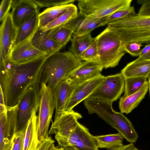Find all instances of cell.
<instances>
[{
  "label": "cell",
  "mask_w": 150,
  "mask_h": 150,
  "mask_svg": "<svg viewBox=\"0 0 150 150\" xmlns=\"http://www.w3.org/2000/svg\"><path fill=\"white\" fill-rule=\"evenodd\" d=\"M47 57L43 56L21 64L8 61L6 65H0V86L7 107L16 105L26 90L38 83L42 66Z\"/></svg>",
  "instance_id": "1"
},
{
  "label": "cell",
  "mask_w": 150,
  "mask_h": 150,
  "mask_svg": "<svg viewBox=\"0 0 150 150\" xmlns=\"http://www.w3.org/2000/svg\"><path fill=\"white\" fill-rule=\"evenodd\" d=\"M81 62L70 51L58 52L47 56L41 71L40 86L44 83L53 91L57 85L77 69Z\"/></svg>",
  "instance_id": "2"
},
{
  "label": "cell",
  "mask_w": 150,
  "mask_h": 150,
  "mask_svg": "<svg viewBox=\"0 0 150 150\" xmlns=\"http://www.w3.org/2000/svg\"><path fill=\"white\" fill-rule=\"evenodd\" d=\"M112 103L100 99L88 98L83 102L89 114H96L116 129L128 142L132 143L135 142L138 135L132 124L122 113L113 109Z\"/></svg>",
  "instance_id": "3"
},
{
  "label": "cell",
  "mask_w": 150,
  "mask_h": 150,
  "mask_svg": "<svg viewBox=\"0 0 150 150\" xmlns=\"http://www.w3.org/2000/svg\"><path fill=\"white\" fill-rule=\"evenodd\" d=\"M121 39L123 43L134 42L150 43V16L136 13L107 24Z\"/></svg>",
  "instance_id": "4"
},
{
  "label": "cell",
  "mask_w": 150,
  "mask_h": 150,
  "mask_svg": "<svg viewBox=\"0 0 150 150\" xmlns=\"http://www.w3.org/2000/svg\"><path fill=\"white\" fill-rule=\"evenodd\" d=\"M95 39L98 62L105 69L117 66L125 53L124 43L120 38L107 27Z\"/></svg>",
  "instance_id": "5"
},
{
  "label": "cell",
  "mask_w": 150,
  "mask_h": 150,
  "mask_svg": "<svg viewBox=\"0 0 150 150\" xmlns=\"http://www.w3.org/2000/svg\"><path fill=\"white\" fill-rule=\"evenodd\" d=\"M132 0H78L81 12L86 17L101 18L116 11L131 6Z\"/></svg>",
  "instance_id": "6"
},
{
  "label": "cell",
  "mask_w": 150,
  "mask_h": 150,
  "mask_svg": "<svg viewBox=\"0 0 150 150\" xmlns=\"http://www.w3.org/2000/svg\"><path fill=\"white\" fill-rule=\"evenodd\" d=\"M40 99V86L37 82L26 90L17 104L16 132L25 131L33 112L39 109Z\"/></svg>",
  "instance_id": "7"
},
{
  "label": "cell",
  "mask_w": 150,
  "mask_h": 150,
  "mask_svg": "<svg viewBox=\"0 0 150 150\" xmlns=\"http://www.w3.org/2000/svg\"><path fill=\"white\" fill-rule=\"evenodd\" d=\"M40 97L38 115V135L40 143L49 137V126L55 109L53 91L44 83L40 85Z\"/></svg>",
  "instance_id": "8"
},
{
  "label": "cell",
  "mask_w": 150,
  "mask_h": 150,
  "mask_svg": "<svg viewBox=\"0 0 150 150\" xmlns=\"http://www.w3.org/2000/svg\"><path fill=\"white\" fill-rule=\"evenodd\" d=\"M125 84V78L121 72L105 76L101 83L87 98L112 103L124 92Z\"/></svg>",
  "instance_id": "9"
},
{
  "label": "cell",
  "mask_w": 150,
  "mask_h": 150,
  "mask_svg": "<svg viewBox=\"0 0 150 150\" xmlns=\"http://www.w3.org/2000/svg\"><path fill=\"white\" fill-rule=\"evenodd\" d=\"M82 117L80 114L73 110L64 111L52 122L49 134H55V139L59 146L68 138L76 126L78 120Z\"/></svg>",
  "instance_id": "10"
},
{
  "label": "cell",
  "mask_w": 150,
  "mask_h": 150,
  "mask_svg": "<svg viewBox=\"0 0 150 150\" xmlns=\"http://www.w3.org/2000/svg\"><path fill=\"white\" fill-rule=\"evenodd\" d=\"M67 146H72L77 150H99L94 136L79 122L68 138L59 146L63 148Z\"/></svg>",
  "instance_id": "11"
},
{
  "label": "cell",
  "mask_w": 150,
  "mask_h": 150,
  "mask_svg": "<svg viewBox=\"0 0 150 150\" xmlns=\"http://www.w3.org/2000/svg\"><path fill=\"white\" fill-rule=\"evenodd\" d=\"M0 29V64H6L9 61L17 31L11 13L2 21Z\"/></svg>",
  "instance_id": "12"
},
{
  "label": "cell",
  "mask_w": 150,
  "mask_h": 150,
  "mask_svg": "<svg viewBox=\"0 0 150 150\" xmlns=\"http://www.w3.org/2000/svg\"><path fill=\"white\" fill-rule=\"evenodd\" d=\"M103 68L98 62L93 61L82 62L80 66L65 77L74 87L101 74Z\"/></svg>",
  "instance_id": "13"
},
{
  "label": "cell",
  "mask_w": 150,
  "mask_h": 150,
  "mask_svg": "<svg viewBox=\"0 0 150 150\" xmlns=\"http://www.w3.org/2000/svg\"><path fill=\"white\" fill-rule=\"evenodd\" d=\"M105 76L101 74L75 86L66 104L65 111H69L88 97L99 86Z\"/></svg>",
  "instance_id": "14"
},
{
  "label": "cell",
  "mask_w": 150,
  "mask_h": 150,
  "mask_svg": "<svg viewBox=\"0 0 150 150\" xmlns=\"http://www.w3.org/2000/svg\"><path fill=\"white\" fill-rule=\"evenodd\" d=\"M12 8V19L17 29L39 11V7L33 0H13Z\"/></svg>",
  "instance_id": "15"
},
{
  "label": "cell",
  "mask_w": 150,
  "mask_h": 150,
  "mask_svg": "<svg viewBox=\"0 0 150 150\" xmlns=\"http://www.w3.org/2000/svg\"><path fill=\"white\" fill-rule=\"evenodd\" d=\"M45 55H47L46 53L34 47L29 41L13 48L9 61L14 64H21Z\"/></svg>",
  "instance_id": "16"
},
{
  "label": "cell",
  "mask_w": 150,
  "mask_h": 150,
  "mask_svg": "<svg viewBox=\"0 0 150 150\" xmlns=\"http://www.w3.org/2000/svg\"><path fill=\"white\" fill-rule=\"evenodd\" d=\"M74 87L65 78L57 85L53 91L55 105L54 119L59 117L64 112L67 103Z\"/></svg>",
  "instance_id": "17"
},
{
  "label": "cell",
  "mask_w": 150,
  "mask_h": 150,
  "mask_svg": "<svg viewBox=\"0 0 150 150\" xmlns=\"http://www.w3.org/2000/svg\"><path fill=\"white\" fill-rule=\"evenodd\" d=\"M48 30L43 31L39 28L30 42L35 48L46 53L47 56L59 52L63 47L47 37Z\"/></svg>",
  "instance_id": "18"
},
{
  "label": "cell",
  "mask_w": 150,
  "mask_h": 150,
  "mask_svg": "<svg viewBox=\"0 0 150 150\" xmlns=\"http://www.w3.org/2000/svg\"><path fill=\"white\" fill-rule=\"evenodd\" d=\"M39 11L22 23L17 29L12 49L30 41L39 28Z\"/></svg>",
  "instance_id": "19"
},
{
  "label": "cell",
  "mask_w": 150,
  "mask_h": 150,
  "mask_svg": "<svg viewBox=\"0 0 150 150\" xmlns=\"http://www.w3.org/2000/svg\"><path fill=\"white\" fill-rule=\"evenodd\" d=\"M125 78L134 77L148 78L150 74V60L139 56L135 60L128 63L121 70Z\"/></svg>",
  "instance_id": "20"
},
{
  "label": "cell",
  "mask_w": 150,
  "mask_h": 150,
  "mask_svg": "<svg viewBox=\"0 0 150 150\" xmlns=\"http://www.w3.org/2000/svg\"><path fill=\"white\" fill-rule=\"evenodd\" d=\"M34 110L25 130L23 150H37L40 143L38 135V116Z\"/></svg>",
  "instance_id": "21"
},
{
  "label": "cell",
  "mask_w": 150,
  "mask_h": 150,
  "mask_svg": "<svg viewBox=\"0 0 150 150\" xmlns=\"http://www.w3.org/2000/svg\"><path fill=\"white\" fill-rule=\"evenodd\" d=\"M148 89L149 83L147 81L137 92L125 97H121L119 102L121 113L128 114L131 112L144 98Z\"/></svg>",
  "instance_id": "22"
},
{
  "label": "cell",
  "mask_w": 150,
  "mask_h": 150,
  "mask_svg": "<svg viewBox=\"0 0 150 150\" xmlns=\"http://www.w3.org/2000/svg\"><path fill=\"white\" fill-rule=\"evenodd\" d=\"M73 4L47 8L38 16L39 28L42 29L64 13Z\"/></svg>",
  "instance_id": "23"
},
{
  "label": "cell",
  "mask_w": 150,
  "mask_h": 150,
  "mask_svg": "<svg viewBox=\"0 0 150 150\" xmlns=\"http://www.w3.org/2000/svg\"><path fill=\"white\" fill-rule=\"evenodd\" d=\"M71 38V52L79 58L80 55L93 41L91 33L81 36H78L72 35Z\"/></svg>",
  "instance_id": "24"
},
{
  "label": "cell",
  "mask_w": 150,
  "mask_h": 150,
  "mask_svg": "<svg viewBox=\"0 0 150 150\" xmlns=\"http://www.w3.org/2000/svg\"><path fill=\"white\" fill-rule=\"evenodd\" d=\"M98 148L106 149L123 145L124 137L120 133L94 136Z\"/></svg>",
  "instance_id": "25"
},
{
  "label": "cell",
  "mask_w": 150,
  "mask_h": 150,
  "mask_svg": "<svg viewBox=\"0 0 150 150\" xmlns=\"http://www.w3.org/2000/svg\"><path fill=\"white\" fill-rule=\"evenodd\" d=\"M7 123L6 140L7 147L9 150L11 146L12 138L16 132L17 105L13 107H7Z\"/></svg>",
  "instance_id": "26"
},
{
  "label": "cell",
  "mask_w": 150,
  "mask_h": 150,
  "mask_svg": "<svg viewBox=\"0 0 150 150\" xmlns=\"http://www.w3.org/2000/svg\"><path fill=\"white\" fill-rule=\"evenodd\" d=\"M73 33L63 25L48 30L47 37L62 46H65L71 39Z\"/></svg>",
  "instance_id": "27"
},
{
  "label": "cell",
  "mask_w": 150,
  "mask_h": 150,
  "mask_svg": "<svg viewBox=\"0 0 150 150\" xmlns=\"http://www.w3.org/2000/svg\"><path fill=\"white\" fill-rule=\"evenodd\" d=\"M78 13L77 7L73 4L64 13L41 29L46 31L62 25L75 17Z\"/></svg>",
  "instance_id": "28"
},
{
  "label": "cell",
  "mask_w": 150,
  "mask_h": 150,
  "mask_svg": "<svg viewBox=\"0 0 150 150\" xmlns=\"http://www.w3.org/2000/svg\"><path fill=\"white\" fill-rule=\"evenodd\" d=\"M107 17L101 18H94L86 17L79 28L73 35L80 36L90 33L95 28L104 26V22Z\"/></svg>",
  "instance_id": "29"
},
{
  "label": "cell",
  "mask_w": 150,
  "mask_h": 150,
  "mask_svg": "<svg viewBox=\"0 0 150 150\" xmlns=\"http://www.w3.org/2000/svg\"><path fill=\"white\" fill-rule=\"evenodd\" d=\"M147 78L134 77L125 78L124 94L122 96H128L139 91L147 81Z\"/></svg>",
  "instance_id": "30"
},
{
  "label": "cell",
  "mask_w": 150,
  "mask_h": 150,
  "mask_svg": "<svg viewBox=\"0 0 150 150\" xmlns=\"http://www.w3.org/2000/svg\"><path fill=\"white\" fill-rule=\"evenodd\" d=\"M135 13V9L133 6L120 9L107 16L104 21V25L110 23L123 18Z\"/></svg>",
  "instance_id": "31"
},
{
  "label": "cell",
  "mask_w": 150,
  "mask_h": 150,
  "mask_svg": "<svg viewBox=\"0 0 150 150\" xmlns=\"http://www.w3.org/2000/svg\"><path fill=\"white\" fill-rule=\"evenodd\" d=\"M7 115V111L0 113V150H8L6 144Z\"/></svg>",
  "instance_id": "32"
},
{
  "label": "cell",
  "mask_w": 150,
  "mask_h": 150,
  "mask_svg": "<svg viewBox=\"0 0 150 150\" xmlns=\"http://www.w3.org/2000/svg\"><path fill=\"white\" fill-rule=\"evenodd\" d=\"M79 58L85 61H93L98 62V56L96 41H93L80 55Z\"/></svg>",
  "instance_id": "33"
},
{
  "label": "cell",
  "mask_w": 150,
  "mask_h": 150,
  "mask_svg": "<svg viewBox=\"0 0 150 150\" xmlns=\"http://www.w3.org/2000/svg\"><path fill=\"white\" fill-rule=\"evenodd\" d=\"M40 8H50L73 4L75 0H33Z\"/></svg>",
  "instance_id": "34"
},
{
  "label": "cell",
  "mask_w": 150,
  "mask_h": 150,
  "mask_svg": "<svg viewBox=\"0 0 150 150\" xmlns=\"http://www.w3.org/2000/svg\"><path fill=\"white\" fill-rule=\"evenodd\" d=\"M86 17V16L79 12L75 17L62 25L70 30L74 33L79 28Z\"/></svg>",
  "instance_id": "35"
},
{
  "label": "cell",
  "mask_w": 150,
  "mask_h": 150,
  "mask_svg": "<svg viewBox=\"0 0 150 150\" xmlns=\"http://www.w3.org/2000/svg\"><path fill=\"white\" fill-rule=\"evenodd\" d=\"M143 45L137 42H128L123 44V48L125 52L129 53L133 57H139Z\"/></svg>",
  "instance_id": "36"
},
{
  "label": "cell",
  "mask_w": 150,
  "mask_h": 150,
  "mask_svg": "<svg viewBox=\"0 0 150 150\" xmlns=\"http://www.w3.org/2000/svg\"><path fill=\"white\" fill-rule=\"evenodd\" d=\"M25 131H19L14 134L11 139V146L9 150H23Z\"/></svg>",
  "instance_id": "37"
},
{
  "label": "cell",
  "mask_w": 150,
  "mask_h": 150,
  "mask_svg": "<svg viewBox=\"0 0 150 150\" xmlns=\"http://www.w3.org/2000/svg\"><path fill=\"white\" fill-rule=\"evenodd\" d=\"M13 0H2L0 7V21H2L9 13V11L12 8Z\"/></svg>",
  "instance_id": "38"
},
{
  "label": "cell",
  "mask_w": 150,
  "mask_h": 150,
  "mask_svg": "<svg viewBox=\"0 0 150 150\" xmlns=\"http://www.w3.org/2000/svg\"><path fill=\"white\" fill-rule=\"evenodd\" d=\"M137 3L141 5L137 14L141 16H150V0H138Z\"/></svg>",
  "instance_id": "39"
},
{
  "label": "cell",
  "mask_w": 150,
  "mask_h": 150,
  "mask_svg": "<svg viewBox=\"0 0 150 150\" xmlns=\"http://www.w3.org/2000/svg\"><path fill=\"white\" fill-rule=\"evenodd\" d=\"M54 142V141L51 137H49L39 143L37 150H48L51 145Z\"/></svg>",
  "instance_id": "40"
},
{
  "label": "cell",
  "mask_w": 150,
  "mask_h": 150,
  "mask_svg": "<svg viewBox=\"0 0 150 150\" xmlns=\"http://www.w3.org/2000/svg\"><path fill=\"white\" fill-rule=\"evenodd\" d=\"M139 56L146 60H150V44L146 45L142 49Z\"/></svg>",
  "instance_id": "41"
},
{
  "label": "cell",
  "mask_w": 150,
  "mask_h": 150,
  "mask_svg": "<svg viewBox=\"0 0 150 150\" xmlns=\"http://www.w3.org/2000/svg\"><path fill=\"white\" fill-rule=\"evenodd\" d=\"M7 111V107L5 103L4 95L1 88L0 90V113Z\"/></svg>",
  "instance_id": "42"
},
{
  "label": "cell",
  "mask_w": 150,
  "mask_h": 150,
  "mask_svg": "<svg viewBox=\"0 0 150 150\" xmlns=\"http://www.w3.org/2000/svg\"><path fill=\"white\" fill-rule=\"evenodd\" d=\"M48 150H64V148L56 146H55L54 143H53L50 146Z\"/></svg>",
  "instance_id": "43"
},
{
  "label": "cell",
  "mask_w": 150,
  "mask_h": 150,
  "mask_svg": "<svg viewBox=\"0 0 150 150\" xmlns=\"http://www.w3.org/2000/svg\"><path fill=\"white\" fill-rule=\"evenodd\" d=\"M64 148V150H77L74 147L71 146H67Z\"/></svg>",
  "instance_id": "44"
},
{
  "label": "cell",
  "mask_w": 150,
  "mask_h": 150,
  "mask_svg": "<svg viewBox=\"0 0 150 150\" xmlns=\"http://www.w3.org/2000/svg\"><path fill=\"white\" fill-rule=\"evenodd\" d=\"M148 82L149 83V95L150 98V74H149L148 77Z\"/></svg>",
  "instance_id": "45"
},
{
  "label": "cell",
  "mask_w": 150,
  "mask_h": 150,
  "mask_svg": "<svg viewBox=\"0 0 150 150\" xmlns=\"http://www.w3.org/2000/svg\"><path fill=\"white\" fill-rule=\"evenodd\" d=\"M138 150H139V149Z\"/></svg>",
  "instance_id": "46"
}]
</instances>
